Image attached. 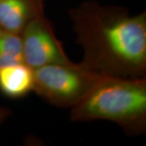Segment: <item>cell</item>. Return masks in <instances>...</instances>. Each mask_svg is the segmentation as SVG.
Masks as SVG:
<instances>
[{
  "mask_svg": "<svg viewBox=\"0 0 146 146\" xmlns=\"http://www.w3.org/2000/svg\"><path fill=\"white\" fill-rule=\"evenodd\" d=\"M84 63L103 77L136 78L146 73V13L84 2L69 11Z\"/></svg>",
  "mask_w": 146,
  "mask_h": 146,
  "instance_id": "1",
  "label": "cell"
},
{
  "mask_svg": "<svg viewBox=\"0 0 146 146\" xmlns=\"http://www.w3.org/2000/svg\"><path fill=\"white\" fill-rule=\"evenodd\" d=\"M20 63H24L21 35L3 31L0 34V70Z\"/></svg>",
  "mask_w": 146,
  "mask_h": 146,
  "instance_id": "7",
  "label": "cell"
},
{
  "mask_svg": "<svg viewBox=\"0 0 146 146\" xmlns=\"http://www.w3.org/2000/svg\"><path fill=\"white\" fill-rule=\"evenodd\" d=\"M74 122L108 120L130 135L146 130V78L102 77L71 107Z\"/></svg>",
  "mask_w": 146,
  "mask_h": 146,
  "instance_id": "2",
  "label": "cell"
},
{
  "mask_svg": "<svg viewBox=\"0 0 146 146\" xmlns=\"http://www.w3.org/2000/svg\"><path fill=\"white\" fill-rule=\"evenodd\" d=\"M21 36L24 63L33 70L71 61L45 13L34 17Z\"/></svg>",
  "mask_w": 146,
  "mask_h": 146,
  "instance_id": "4",
  "label": "cell"
},
{
  "mask_svg": "<svg viewBox=\"0 0 146 146\" xmlns=\"http://www.w3.org/2000/svg\"><path fill=\"white\" fill-rule=\"evenodd\" d=\"M2 32H3V30H2V29H1V28H0V34H1V33H2Z\"/></svg>",
  "mask_w": 146,
  "mask_h": 146,
  "instance_id": "9",
  "label": "cell"
},
{
  "mask_svg": "<svg viewBox=\"0 0 146 146\" xmlns=\"http://www.w3.org/2000/svg\"><path fill=\"white\" fill-rule=\"evenodd\" d=\"M42 13L43 0H0V28L21 35L27 25Z\"/></svg>",
  "mask_w": 146,
  "mask_h": 146,
  "instance_id": "5",
  "label": "cell"
},
{
  "mask_svg": "<svg viewBox=\"0 0 146 146\" xmlns=\"http://www.w3.org/2000/svg\"><path fill=\"white\" fill-rule=\"evenodd\" d=\"M33 71V92L49 103L60 107H72L77 104L103 77L81 62L54 63Z\"/></svg>",
  "mask_w": 146,
  "mask_h": 146,
  "instance_id": "3",
  "label": "cell"
},
{
  "mask_svg": "<svg viewBox=\"0 0 146 146\" xmlns=\"http://www.w3.org/2000/svg\"><path fill=\"white\" fill-rule=\"evenodd\" d=\"M34 88V71L25 63L0 70V92L11 98H21Z\"/></svg>",
  "mask_w": 146,
  "mask_h": 146,
  "instance_id": "6",
  "label": "cell"
},
{
  "mask_svg": "<svg viewBox=\"0 0 146 146\" xmlns=\"http://www.w3.org/2000/svg\"><path fill=\"white\" fill-rule=\"evenodd\" d=\"M11 114V111L10 110L0 106V126L2 125V123H4V121L10 116Z\"/></svg>",
  "mask_w": 146,
  "mask_h": 146,
  "instance_id": "8",
  "label": "cell"
}]
</instances>
